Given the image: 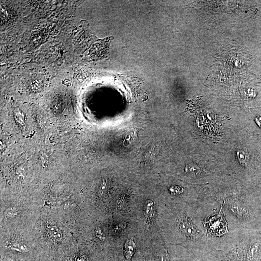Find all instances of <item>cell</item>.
<instances>
[{
	"label": "cell",
	"instance_id": "obj_12",
	"mask_svg": "<svg viewBox=\"0 0 261 261\" xmlns=\"http://www.w3.org/2000/svg\"></svg>",
	"mask_w": 261,
	"mask_h": 261
},
{
	"label": "cell",
	"instance_id": "obj_11",
	"mask_svg": "<svg viewBox=\"0 0 261 261\" xmlns=\"http://www.w3.org/2000/svg\"><path fill=\"white\" fill-rule=\"evenodd\" d=\"M4 261H18V260H16V259H13L12 258H10V257H7V258H5L4 259Z\"/></svg>",
	"mask_w": 261,
	"mask_h": 261
},
{
	"label": "cell",
	"instance_id": "obj_2",
	"mask_svg": "<svg viewBox=\"0 0 261 261\" xmlns=\"http://www.w3.org/2000/svg\"><path fill=\"white\" fill-rule=\"evenodd\" d=\"M32 233L36 247L52 248L71 247L79 236L52 210L41 211Z\"/></svg>",
	"mask_w": 261,
	"mask_h": 261
},
{
	"label": "cell",
	"instance_id": "obj_7",
	"mask_svg": "<svg viewBox=\"0 0 261 261\" xmlns=\"http://www.w3.org/2000/svg\"><path fill=\"white\" fill-rule=\"evenodd\" d=\"M189 171L192 172V173H193V174H196V175L199 174L201 172L200 168L199 167L197 166H195L191 167L190 169H189Z\"/></svg>",
	"mask_w": 261,
	"mask_h": 261
},
{
	"label": "cell",
	"instance_id": "obj_5",
	"mask_svg": "<svg viewBox=\"0 0 261 261\" xmlns=\"http://www.w3.org/2000/svg\"><path fill=\"white\" fill-rule=\"evenodd\" d=\"M135 247L136 246L132 240L130 239L126 241L125 244V254L127 260L131 259L135 251Z\"/></svg>",
	"mask_w": 261,
	"mask_h": 261
},
{
	"label": "cell",
	"instance_id": "obj_6",
	"mask_svg": "<svg viewBox=\"0 0 261 261\" xmlns=\"http://www.w3.org/2000/svg\"><path fill=\"white\" fill-rule=\"evenodd\" d=\"M95 237L99 240H104L106 239L105 234L103 231L99 228H96L95 230Z\"/></svg>",
	"mask_w": 261,
	"mask_h": 261
},
{
	"label": "cell",
	"instance_id": "obj_9",
	"mask_svg": "<svg viewBox=\"0 0 261 261\" xmlns=\"http://www.w3.org/2000/svg\"><path fill=\"white\" fill-rule=\"evenodd\" d=\"M238 158L239 160L241 161H244V160H245L247 159V156H245L244 154V152H241L239 153H238Z\"/></svg>",
	"mask_w": 261,
	"mask_h": 261
},
{
	"label": "cell",
	"instance_id": "obj_8",
	"mask_svg": "<svg viewBox=\"0 0 261 261\" xmlns=\"http://www.w3.org/2000/svg\"><path fill=\"white\" fill-rule=\"evenodd\" d=\"M72 261H86L85 257L83 255L79 254H74Z\"/></svg>",
	"mask_w": 261,
	"mask_h": 261
},
{
	"label": "cell",
	"instance_id": "obj_3",
	"mask_svg": "<svg viewBox=\"0 0 261 261\" xmlns=\"http://www.w3.org/2000/svg\"><path fill=\"white\" fill-rule=\"evenodd\" d=\"M204 225L209 236L218 237L228 232L227 223L222 211V208L218 214L204 220Z\"/></svg>",
	"mask_w": 261,
	"mask_h": 261
},
{
	"label": "cell",
	"instance_id": "obj_4",
	"mask_svg": "<svg viewBox=\"0 0 261 261\" xmlns=\"http://www.w3.org/2000/svg\"><path fill=\"white\" fill-rule=\"evenodd\" d=\"M181 228L182 231L188 236L193 237L197 235L196 230L188 220H186L181 223Z\"/></svg>",
	"mask_w": 261,
	"mask_h": 261
},
{
	"label": "cell",
	"instance_id": "obj_1",
	"mask_svg": "<svg viewBox=\"0 0 261 261\" xmlns=\"http://www.w3.org/2000/svg\"><path fill=\"white\" fill-rule=\"evenodd\" d=\"M41 213L31 193L3 194L1 197V232L32 230Z\"/></svg>",
	"mask_w": 261,
	"mask_h": 261
},
{
	"label": "cell",
	"instance_id": "obj_10",
	"mask_svg": "<svg viewBox=\"0 0 261 261\" xmlns=\"http://www.w3.org/2000/svg\"><path fill=\"white\" fill-rule=\"evenodd\" d=\"M163 261H169V256L167 253H165L163 256Z\"/></svg>",
	"mask_w": 261,
	"mask_h": 261
}]
</instances>
